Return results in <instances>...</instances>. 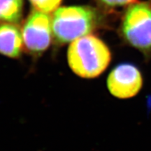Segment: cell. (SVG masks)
<instances>
[{"mask_svg":"<svg viewBox=\"0 0 151 151\" xmlns=\"http://www.w3.org/2000/svg\"><path fill=\"white\" fill-rule=\"evenodd\" d=\"M111 60L110 49L96 36L88 35L76 39L67 50L68 65L71 71L83 78L99 76Z\"/></svg>","mask_w":151,"mask_h":151,"instance_id":"1","label":"cell"},{"mask_svg":"<svg viewBox=\"0 0 151 151\" xmlns=\"http://www.w3.org/2000/svg\"><path fill=\"white\" fill-rule=\"evenodd\" d=\"M51 19L52 35L55 40L61 44L89 35L99 22L96 11L86 6L58 8Z\"/></svg>","mask_w":151,"mask_h":151,"instance_id":"2","label":"cell"},{"mask_svg":"<svg viewBox=\"0 0 151 151\" xmlns=\"http://www.w3.org/2000/svg\"><path fill=\"white\" fill-rule=\"evenodd\" d=\"M121 32L127 44L149 58L151 55V6L146 2L130 5L123 16Z\"/></svg>","mask_w":151,"mask_h":151,"instance_id":"3","label":"cell"},{"mask_svg":"<svg viewBox=\"0 0 151 151\" xmlns=\"http://www.w3.org/2000/svg\"><path fill=\"white\" fill-rule=\"evenodd\" d=\"M52 19L48 14L33 11L22 29L23 45L30 53L39 55L50 46L52 38Z\"/></svg>","mask_w":151,"mask_h":151,"instance_id":"4","label":"cell"},{"mask_svg":"<svg viewBox=\"0 0 151 151\" xmlns=\"http://www.w3.org/2000/svg\"><path fill=\"white\" fill-rule=\"evenodd\" d=\"M143 77L140 69L130 63H122L109 73L106 86L113 97L126 99L135 97L142 89Z\"/></svg>","mask_w":151,"mask_h":151,"instance_id":"5","label":"cell"},{"mask_svg":"<svg viewBox=\"0 0 151 151\" xmlns=\"http://www.w3.org/2000/svg\"><path fill=\"white\" fill-rule=\"evenodd\" d=\"M23 46L22 32L16 24H0V54L11 58H18Z\"/></svg>","mask_w":151,"mask_h":151,"instance_id":"6","label":"cell"},{"mask_svg":"<svg viewBox=\"0 0 151 151\" xmlns=\"http://www.w3.org/2000/svg\"><path fill=\"white\" fill-rule=\"evenodd\" d=\"M23 0H0V22L18 23L21 20Z\"/></svg>","mask_w":151,"mask_h":151,"instance_id":"7","label":"cell"},{"mask_svg":"<svg viewBox=\"0 0 151 151\" xmlns=\"http://www.w3.org/2000/svg\"><path fill=\"white\" fill-rule=\"evenodd\" d=\"M35 10L45 14H50L58 9L62 0H29Z\"/></svg>","mask_w":151,"mask_h":151,"instance_id":"8","label":"cell"},{"mask_svg":"<svg viewBox=\"0 0 151 151\" xmlns=\"http://www.w3.org/2000/svg\"><path fill=\"white\" fill-rule=\"evenodd\" d=\"M105 5L110 7H118L132 4L136 0H100Z\"/></svg>","mask_w":151,"mask_h":151,"instance_id":"9","label":"cell"}]
</instances>
